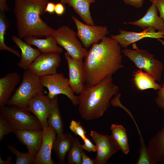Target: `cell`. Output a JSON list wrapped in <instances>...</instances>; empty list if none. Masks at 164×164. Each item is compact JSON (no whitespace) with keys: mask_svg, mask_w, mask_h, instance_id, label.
<instances>
[{"mask_svg":"<svg viewBox=\"0 0 164 164\" xmlns=\"http://www.w3.org/2000/svg\"><path fill=\"white\" fill-rule=\"evenodd\" d=\"M83 149L78 138L74 137L72 145L67 152V163L82 164V152Z\"/></svg>","mask_w":164,"mask_h":164,"instance_id":"cell-27","label":"cell"},{"mask_svg":"<svg viewBox=\"0 0 164 164\" xmlns=\"http://www.w3.org/2000/svg\"><path fill=\"white\" fill-rule=\"evenodd\" d=\"M133 80L135 86L140 91L149 89L158 90L161 88V85L156 83L154 77L142 70H138L134 72Z\"/></svg>","mask_w":164,"mask_h":164,"instance_id":"cell-24","label":"cell"},{"mask_svg":"<svg viewBox=\"0 0 164 164\" xmlns=\"http://www.w3.org/2000/svg\"><path fill=\"white\" fill-rule=\"evenodd\" d=\"M4 13L0 12V50L8 51L20 58V54L17 50L8 46L5 43V35L9 26V23L6 21Z\"/></svg>","mask_w":164,"mask_h":164,"instance_id":"cell-28","label":"cell"},{"mask_svg":"<svg viewBox=\"0 0 164 164\" xmlns=\"http://www.w3.org/2000/svg\"><path fill=\"white\" fill-rule=\"evenodd\" d=\"M12 38L21 51L20 60L17 63V66L24 70H27L41 53L38 49L33 48L31 45L23 41L19 37L13 36Z\"/></svg>","mask_w":164,"mask_h":164,"instance_id":"cell-17","label":"cell"},{"mask_svg":"<svg viewBox=\"0 0 164 164\" xmlns=\"http://www.w3.org/2000/svg\"><path fill=\"white\" fill-rule=\"evenodd\" d=\"M118 91L119 87L114 83L112 76L94 85L85 84L78 98L81 117L89 121L101 117L109 107L112 97Z\"/></svg>","mask_w":164,"mask_h":164,"instance_id":"cell-3","label":"cell"},{"mask_svg":"<svg viewBox=\"0 0 164 164\" xmlns=\"http://www.w3.org/2000/svg\"><path fill=\"white\" fill-rule=\"evenodd\" d=\"M154 4L159 11L160 17L164 21V0H148Z\"/></svg>","mask_w":164,"mask_h":164,"instance_id":"cell-34","label":"cell"},{"mask_svg":"<svg viewBox=\"0 0 164 164\" xmlns=\"http://www.w3.org/2000/svg\"><path fill=\"white\" fill-rule=\"evenodd\" d=\"M82 164H95L94 159L89 157L83 150L81 154Z\"/></svg>","mask_w":164,"mask_h":164,"instance_id":"cell-38","label":"cell"},{"mask_svg":"<svg viewBox=\"0 0 164 164\" xmlns=\"http://www.w3.org/2000/svg\"><path fill=\"white\" fill-rule=\"evenodd\" d=\"M43 87L40 77L26 70L22 75L21 84L12 95L7 104L20 108H27L32 98L36 94L43 93Z\"/></svg>","mask_w":164,"mask_h":164,"instance_id":"cell-4","label":"cell"},{"mask_svg":"<svg viewBox=\"0 0 164 164\" xmlns=\"http://www.w3.org/2000/svg\"><path fill=\"white\" fill-rule=\"evenodd\" d=\"M52 99L43 93L37 94L29 101L27 109L38 119L43 129L49 126L47 118L51 111Z\"/></svg>","mask_w":164,"mask_h":164,"instance_id":"cell-13","label":"cell"},{"mask_svg":"<svg viewBox=\"0 0 164 164\" xmlns=\"http://www.w3.org/2000/svg\"><path fill=\"white\" fill-rule=\"evenodd\" d=\"M148 148L151 164L164 162V126L150 139Z\"/></svg>","mask_w":164,"mask_h":164,"instance_id":"cell-20","label":"cell"},{"mask_svg":"<svg viewBox=\"0 0 164 164\" xmlns=\"http://www.w3.org/2000/svg\"><path fill=\"white\" fill-rule=\"evenodd\" d=\"M43 138L42 145L36 154L33 164H54L51 157L54 140L56 137L55 130L49 126L42 130Z\"/></svg>","mask_w":164,"mask_h":164,"instance_id":"cell-15","label":"cell"},{"mask_svg":"<svg viewBox=\"0 0 164 164\" xmlns=\"http://www.w3.org/2000/svg\"><path fill=\"white\" fill-rule=\"evenodd\" d=\"M126 4L133 6L136 8H140L142 6L144 0H123Z\"/></svg>","mask_w":164,"mask_h":164,"instance_id":"cell-36","label":"cell"},{"mask_svg":"<svg viewBox=\"0 0 164 164\" xmlns=\"http://www.w3.org/2000/svg\"><path fill=\"white\" fill-rule=\"evenodd\" d=\"M48 2V0H15L14 12L19 37L53 35L55 29L41 18L45 12Z\"/></svg>","mask_w":164,"mask_h":164,"instance_id":"cell-2","label":"cell"},{"mask_svg":"<svg viewBox=\"0 0 164 164\" xmlns=\"http://www.w3.org/2000/svg\"><path fill=\"white\" fill-rule=\"evenodd\" d=\"M7 149L16 156V164H33L36 155L27 152H21L11 145H6Z\"/></svg>","mask_w":164,"mask_h":164,"instance_id":"cell-29","label":"cell"},{"mask_svg":"<svg viewBox=\"0 0 164 164\" xmlns=\"http://www.w3.org/2000/svg\"><path fill=\"white\" fill-rule=\"evenodd\" d=\"M111 135L119 150L125 155L129 152L128 138L126 130L121 125L112 124L111 126Z\"/></svg>","mask_w":164,"mask_h":164,"instance_id":"cell-26","label":"cell"},{"mask_svg":"<svg viewBox=\"0 0 164 164\" xmlns=\"http://www.w3.org/2000/svg\"><path fill=\"white\" fill-rule=\"evenodd\" d=\"M13 133L19 140L26 145L28 152L33 155H36L42 142V130H17L14 131Z\"/></svg>","mask_w":164,"mask_h":164,"instance_id":"cell-16","label":"cell"},{"mask_svg":"<svg viewBox=\"0 0 164 164\" xmlns=\"http://www.w3.org/2000/svg\"><path fill=\"white\" fill-rule=\"evenodd\" d=\"M3 115L14 131L30 130L41 131L43 128L38 119L32 114L27 108L6 105L0 107Z\"/></svg>","mask_w":164,"mask_h":164,"instance_id":"cell-5","label":"cell"},{"mask_svg":"<svg viewBox=\"0 0 164 164\" xmlns=\"http://www.w3.org/2000/svg\"><path fill=\"white\" fill-rule=\"evenodd\" d=\"M14 130L5 117L0 114V141H2L6 135L13 132Z\"/></svg>","mask_w":164,"mask_h":164,"instance_id":"cell-30","label":"cell"},{"mask_svg":"<svg viewBox=\"0 0 164 164\" xmlns=\"http://www.w3.org/2000/svg\"><path fill=\"white\" fill-rule=\"evenodd\" d=\"M155 101L158 107L164 110V83L162 84L160 88L158 90Z\"/></svg>","mask_w":164,"mask_h":164,"instance_id":"cell-33","label":"cell"},{"mask_svg":"<svg viewBox=\"0 0 164 164\" xmlns=\"http://www.w3.org/2000/svg\"><path fill=\"white\" fill-rule=\"evenodd\" d=\"M58 95L52 99L51 111L48 117L47 122L49 126L53 127L56 131V136H60L63 133V124L59 107Z\"/></svg>","mask_w":164,"mask_h":164,"instance_id":"cell-25","label":"cell"},{"mask_svg":"<svg viewBox=\"0 0 164 164\" xmlns=\"http://www.w3.org/2000/svg\"><path fill=\"white\" fill-rule=\"evenodd\" d=\"M46 37L45 39H42L30 36L25 37L24 39L29 45L36 47L41 53H56L60 54L63 52V49L58 45L53 36Z\"/></svg>","mask_w":164,"mask_h":164,"instance_id":"cell-21","label":"cell"},{"mask_svg":"<svg viewBox=\"0 0 164 164\" xmlns=\"http://www.w3.org/2000/svg\"><path fill=\"white\" fill-rule=\"evenodd\" d=\"M65 11V8L63 4L61 2L57 3L55 5V12L58 15H63Z\"/></svg>","mask_w":164,"mask_h":164,"instance_id":"cell-37","label":"cell"},{"mask_svg":"<svg viewBox=\"0 0 164 164\" xmlns=\"http://www.w3.org/2000/svg\"><path fill=\"white\" fill-rule=\"evenodd\" d=\"M95 0H60L63 4H67L72 7L76 12L87 24L94 25L91 16L90 6Z\"/></svg>","mask_w":164,"mask_h":164,"instance_id":"cell-23","label":"cell"},{"mask_svg":"<svg viewBox=\"0 0 164 164\" xmlns=\"http://www.w3.org/2000/svg\"><path fill=\"white\" fill-rule=\"evenodd\" d=\"M7 0H0V12L4 13L5 11L9 9V8L7 4Z\"/></svg>","mask_w":164,"mask_h":164,"instance_id":"cell-40","label":"cell"},{"mask_svg":"<svg viewBox=\"0 0 164 164\" xmlns=\"http://www.w3.org/2000/svg\"><path fill=\"white\" fill-rule=\"evenodd\" d=\"M12 157L11 156L9 157L5 160H3L1 155H0V164H10L11 163Z\"/></svg>","mask_w":164,"mask_h":164,"instance_id":"cell-41","label":"cell"},{"mask_svg":"<svg viewBox=\"0 0 164 164\" xmlns=\"http://www.w3.org/2000/svg\"><path fill=\"white\" fill-rule=\"evenodd\" d=\"M71 18L77 27V37L86 49L98 43L108 33L106 26L91 25L84 23L74 16Z\"/></svg>","mask_w":164,"mask_h":164,"instance_id":"cell-9","label":"cell"},{"mask_svg":"<svg viewBox=\"0 0 164 164\" xmlns=\"http://www.w3.org/2000/svg\"><path fill=\"white\" fill-rule=\"evenodd\" d=\"M69 69V82L74 93L79 94L85 84L86 74L83 60H76L64 53Z\"/></svg>","mask_w":164,"mask_h":164,"instance_id":"cell-12","label":"cell"},{"mask_svg":"<svg viewBox=\"0 0 164 164\" xmlns=\"http://www.w3.org/2000/svg\"><path fill=\"white\" fill-rule=\"evenodd\" d=\"M20 81V76L16 72L9 73L0 79V107L7 104Z\"/></svg>","mask_w":164,"mask_h":164,"instance_id":"cell-19","label":"cell"},{"mask_svg":"<svg viewBox=\"0 0 164 164\" xmlns=\"http://www.w3.org/2000/svg\"><path fill=\"white\" fill-rule=\"evenodd\" d=\"M134 50L125 48L122 52L133 62L139 70H144L153 77L156 81L161 80L163 69L162 63L154 58V55L146 50L138 48L135 43H133Z\"/></svg>","mask_w":164,"mask_h":164,"instance_id":"cell-6","label":"cell"},{"mask_svg":"<svg viewBox=\"0 0 164 164\" xmlns=\"http://www.w3.org/2000/svg\"><path fill=\"white\" fill-rule=\"evenodd\" d=\"M157 12L156 7L152 3L142 17L134 22L126 23L137 26L144 29L151 27L158 31L164 32V21L158 16Z\"/></svg>","mask_w":164,"mask_h":164,"instance_id":"cell-18","label":"cell"},{"mask_svg":"<svg viewBox=\"0 0 164 164\" xmlns=\"http://www.w3.org/2000/svg\"><path fill=\"white\" fill-rule=\"evenodd\" d=\"M69 128L75 135H78L83 140L87 138L85 135L86 131L84 129L80 122L72 120Z\"/></svg>","mask_w":164,"mask_h":164,"instance_id":"cell-31","label":"cell"},{"mask_svg":"<svg viewBox=\"0 0 164 164\" xmlns=\"http://www.w3.org/2000/svg\"><path fill=\"white\" fill-rule=\"evenodd\" d=\"M55 4L52 2H48L45 9V12L53 14L55 12Z\"/></svg>","mask_w":164,"mask_h":164,"instance_id":"cell-39","label":"cell"},{"mask_svg":"<svg viewBox=\"0 0 164 164\" xmlns=\"http://www.w3.org/2000/svg\"><path fill=\"white\" fill-rule=\"evenodd\" d=\"M90 135L96 147L95 164H105L111 156L119 150L111 135H103L92 130Z\"/></svg>","mask_w":164,"mask_h":164,"instance_id":"cell-11","label":"cell"},{"mask_svg":"<svg viewBox=\"0 0 164 164\" xmlns=\"http://www.w3.org/2000/svg\"><path fill=\"white\" fill-rule=\"evenodd\" d=\"M57 43L64 48L72 58L83 60L87 50L78 39L76 33L69 26H61L55 29L53 35Z\"/></svg>","mask_w":164,"mask_h":164,"instance_id":"cell-7","label":"cell"},{"mask_svg":"<svg viewBox=\"0 0 164 164\" xmlns=\"http://www.w3.org/2000/svg\"><path fill=\"white\" fill-rule=\"evenodd\" d=\"M119 33L111 36V37L116 40L121 46L126 48L130 44L145 38L157 39L164 38V32H156L153 28L149 27L141 32H130L123 29L119 30Z\"/></svg>","mask_w":164,"mask_h":164,"instance_id":"cell-14","label":"cell"},{"mask_svg":"<svg viewBox=\"0 0 164 164\" xmlns=\"http://www.w3.org/2000/svg\"><path fill=\"white\" fill-rule=\"evenodd\" d=\"M84 144L82 145L83 149L89 152H95L97 151L96 145H94L87 137L83 140Z\"/></svg>","mask_w":164,"mask_h":164,"instance_id":"cell-35","label":"cell"},{"mask_svg":"<svg viewBox=\"0 0 164 164\" xmlns=\"http://www.w3.org/2000/svg\"><path fill=\"white\" fill-rule=\"evenodd\" d=\"M60 54L56 53H41L28 70L39 77L55 74L60 63Z\"/></svg>","mask_w":164,"mask_h":164,"instance_id":"cell-10","label":"cell"},{"mask_svg":"<svg viewBox=\"0 0 164 164\" xmlns=\"http://www.w3.org/2000/svg\"><path fill=\"white\" fill-rule=\"evenodd\" d=\"M74 138L70 133H66L56 137L52 150L58 158L59 164H65L66 154L70 149Z\"/></svg>","mask_w":164,"mask_h":164,"instance_id":"cell-22","label":"cell"},{"mask_svg":"<svg viewBox=\"0 0 164 164\" xmlns=\"http://www.w3.org/2000/svg\"><path fill=\"white\" fill-rule=\"evenodd\" d=\"M121 46L116 40L106 36L92 45L84 62L85 84H97L123 67Z\"/></svg>","mask_w":164,"mask_h":164,"instance_id":"cell-1","label":"cell"},{"mask_svg":"<svg viewBox=\"0 0 164 164\" xmlns=\"http://www.w3.org/2000/svg\"><path fill=\"white\" fill-rule=\"evenodd\" d=\"M157 40L159 41L163 46L164 47V40H162L160 38L157 39Z\"/></svg>","mask_w":164,"mask_h":164,"instance_id":"cell-42","label":"cell"},{"mask_svg":"<svg viewBox=\"0 0 164 164\" xmlns=\"http://www.w3.org/2000/svg\"><path fill=\"white\" fill-rule=\"evenodd\" d=\"M42 85L48 91V95L51 99L60 94L67 96L73 105H78V96H75L71 88L68 79L62 73L55 74L40 77Z\"/></svg>","mask_w":164,"mask_h":164,"instance_id":"cell-8","label":"cell"},{"mask_svg":"<svg viewBox=\"0 0 164 164\" xmlns=\"http://www.w3.org/2000/svg\"><path fill=\"white\" fill-rule=\"evenodd\" d=\"M139 156L137 164H151V160L147 147L145 145L140 146Z\"/></svg>","mask_w":164,"mask_h":164,"instance_id":"cell-32","label":"cell"}]
</instances>
